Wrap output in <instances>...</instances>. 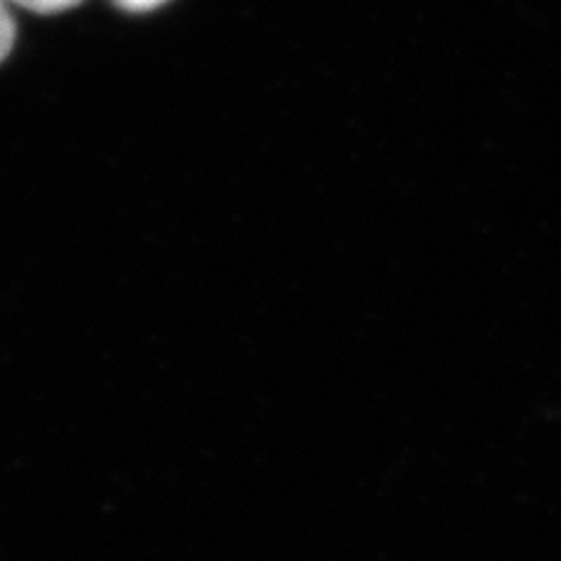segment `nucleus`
<instances>
[{
  "label": "nucleus",
  "mask_w": 561,
  "mask_h": 561,
  "mask_svg": "<svg viewBox=\"0 0 561 561\" xmlns=\"http://www.w3.org/2000/svg\"><path fill=\"white\" fill-rule=\"evenodd\" d=\"M115 3L129 12H148V10L164 5L167 0H115Z\"/></svg>",
  "instance_id": "nucleus-3"
},
{
  "label": "nucleus",
  "mask_w": 561,
  "mask_h": 561,
  "mask_svg": "<svg viewBox=\"0 0 561 561\" xmlns=\"http://www.w3.org/2000/svg\"><path fill=\"white\" fill-rule=\"evenodd\" d=\"M12 3L22 5L31 12H41V14H55V12H64L80 5L82 0H12Z\"/></svg>",
  "instance_id": "nucleus-2"
},
{
  "label": "nucleus",
  "mask_w": 561,
  "mask_h": 561,
  "mask_svg": "<svg viewBox=\"0 0 561 561\" xmlns=\"http://www.w3.org/2000/svg\"><path fill=\"white\" fill-rule=\"evenodd\" d=\"M14 35H16V28L12 22V14L8 10V3L5 0H0V61L10 55V49L14 45Z\"/></svg>",
  "instance_id": "nucleus-1"
}]
</instances>
